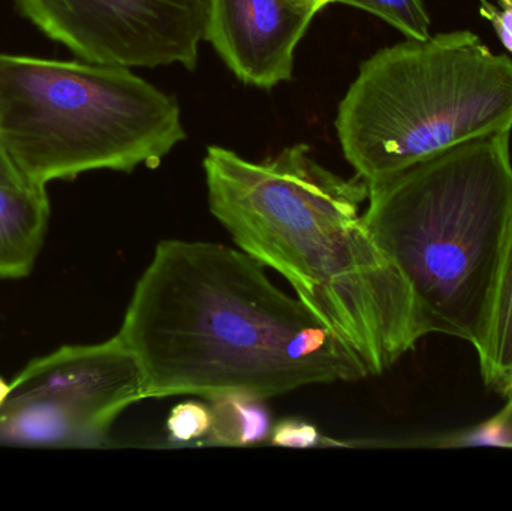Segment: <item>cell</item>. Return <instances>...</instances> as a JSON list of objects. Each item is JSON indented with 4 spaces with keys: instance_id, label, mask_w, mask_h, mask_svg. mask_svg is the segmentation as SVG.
Returning <instances> with one entry per match:
<instances>
[{
    "instance_id": "obj_6",
    "label": "cell",
    "mask_w": 512,
    "mask_h": 511,
    "mask_svg": "<svg viewBox=\"0 0 512 511\" xmlns=\"http://www.w3.org/2000/svg\"><path fill=\"white\" fill-rule=\"evenodd\" d=\"M21 17L81 60L194 71L207 0H12Z\"/></svg>"
},
{
    "instance_id": "obj_17",
    "label": "cell",
    "mask_w": 512,
    "mask_h": 511,
    "mask_svg": "<svg viewBox=\"0 0 512 511\" xmlns=\"http://www.w3.org/2000/svg\"><path fill=\"white\" fill-rule=\"evenodd\" d=\"M0 185L12 189H29L36 188L27 182L26 177L21 173L20 168L12 161L6 147L0 140Z\"/></svg>"
},
{
    "instance_id": "obj_7",
    "label": "cell",
    "mask_w": 512,
    "mask_h": 511,
    "mask_svg": "<svg viewBox=\"0 0 512 511\" xmlns=\"http://www.w3.org/2000/svg\"><path fill=\"white\" fill-rule=\"evenodd\" d=\"M9 395L54 402L108 441L116 420L146 399L140 366L119 335L36 357L14 378Z\"/></svg>"
},
{
    "instance_id": "obj_18",
    "label": "cell",
    "mask_w": 512,
    "mask_h": 511,
    "mask_svg": "<svg viewBox=\"0 0 512 511\" xmlns=\"http://www.w3.org/2000/svg\"><path fill=\"white\" fill-rule=\"evenodd\" d=\"M288 2L303 6V8L315 9V11L319 12L324 6H327L328 3H334V0H288Z\"/></svg>"
},
{
    "instance_id": "obj_16",
    "label": "cell",
    "mask_w": 512,
    "mask_h": 511,
    "mask_svg": "<svg viewBox=\"0 0 512 511\" xmlns=\"http://www.w3.org/2000/svg\"><path fill=\"white\" fill-rule=\"evenodd\" d=\"M498 6L489 0H480V14L495 27L504 47L512 54V0H498Z\"/></svg>"
},
{
    "instance_id": "obj_13",
    "label": "cell",
    "mask_w": 512,
    "mask_h": 511,
    "mask_svg": "<svg viewBox=\"0 0 512 511\" xmlns=\"http://www.w3.org/2000/svg\"><path fill=\"white\" fill-rule=\"evenodd\" d=\"M510 402L501 413L472 429L439 435L430 438L427 446L432 447H471L492 446L512 447V393Z\"/></svg>"
},
{
    "instance_id": "obj_2",
    "label": "cell",
    "mask_w": 512,
    "mask_h": 511,
    "mask_svg": "<svg viewBox=\"0 0 512 511\" xmlns=\"http://www.w3.org/2000/svg\"><path fill=\"white\" fill-rule=\"evenodd\" d=\"M203 168L210 212L237 248L282 275L369 377L430 335L408 281L360 213L366 180L328 170L307 144L262 162L210 146Z\"/></svg>"
},
{
    "instance_id": "obj_15",
    "label": "cell",
    "mask_w": 512,
    "mask_h": 511,
    "mask_svg": "<svg viewBox=\"0 0 512 511\" xmlns=\"http://www.w3.org/2000/svg\"><path fill=\"white\" fill-rule=\"evenodd\" d=\"M270 444L277 447H291V449L342 446L336 441H328V438L322 437L315 425L300 419H283L273 425Z\"/></svg>"
},
{
    "instance_id": "obj_8",
    "label": "cell",
    "mask_w": 512,
    "mask_h": 511,
    "mask_svg": "<svg viewBox=\"0 0 512 511\" xmlns=\"http://www.w3.org/2000/svg\"><path fill=\"white\" fill-rule=\"evenodd\" d=\"M318 11L288 0H207L204 39L243 83L289 81L294 53Z\"/></svg>"
},
{
    "instance_id": "obj_9",
    "label": "cell",
    "mask_w": 512,
    "mask_h": 511,
    "mask_svg": "<svg viewBox=\"0 0 512 511\" xmlns=\"http://www.w3.org/2000/svg\"><path fill=\"white\" fill-rule=\"evenodd\" d=\"M50 210L47 188L0 185V279L32 273L44 248Z\"/></svg>"
},
{
    "instance_id": "obj_19",
    "label": "cell",
    "mask_w": 512,
    "mask_h": 511,
    "mask_svg": "<svg viewBox=\"0 0 512 511\" xmlns=\"http://www.w3.org/2000/svg\"><path fill=\"white\" fill-rule=\"evenodd\" d=\"M9 393H11V384L6 383V381L0 377V408H2L3 404H5Z\"/></svg>"
},
{
    "instance_id": "obj_1",
    "label": "cell",
    "mask_w": 512,
    "mask_h": 511,
    "mask_svg": "<svg viewBox=\"0 0 512 511\" xmlns=\"http://www.w3.org/2000/svg\"><path fill=\"white\" fill-rule=\"evenodd\" d=\"M117 335L137 359L144 398L267 399L369 378L361 360L239 248L162 240Z\"/></svg>"
},
{
    "instance_id": "obj_14",
    "label": "cell",
    "mask_w": 512,
    "mask_h": 511,
    "mask_svg": "<svg viewBox=\"0 0 512 511\" xmlns=\"http://www.w3.org/2000/svg\"><path fill=\"white\" fill-rule=\"evenodd\" d=\"M212 408L198 401H186L171 410L167 420L168 438L189 444L203 440L212 429Z\"/></svg>"
},
{
    "instance_id": "obj_11",
    "label": "cell",
    "mask_w": 512,
    "mask_h": 511,
    "mask_svg": "<svg viewBox=\"0 0 512 511\" xmlns=\"http://www.w3.org/2000/svg\"><path fill=\"white\" fill-rule=\"evenodd\" d=\"M209 402L213 420L206 444L248 447L270 440L273 423L264 399L233 393Z\"/></svg>"
},
{
    "instance_id": "obj_3",
    "label": "cell",
    "mask_w": 512,
    "mask_h": 511,
    "mask_svg": "<svg viewBox=\"0 0 512 511\" xmlns=\"http://www.w3.org/2000/svg\"><path fill=\"white\" fill-rule=\"evenodd\" d=\"M511 131L454 144L369 185L364 222L430 333L478 348L512 222Z\"/></svg>"
},
{
    "instance_id": "obj_4",
    "label": "cell",
    "mask_w": 512,
    "mask_h": 511,
    "mask_svg": "<svg viewBox=\"0 0 512 511\" xmlns=\"http://www.w3.org/2000/svg\"><path fill=\"white\" fill-rule=\"evenodd\" d=\"M511 129L512 60L468 30L382 48L361 63L336 117L343 155L369 185Z\"/></svg>"
},
{
    "instance_id": "obj_10",
    "label": "cell",
    "mask_w": 512,
    "mask_h": 511,
    "mask_svg": "<svg viewBox=\"0 0 512 511\" xmlns=\"http://www.w3.org/2000/svg\"><path fill=\"white\" fill-rule=\"evenodd\" d=\"M481 377L489 389L512 393V222L496 276L483 341L475 348Z\"/></svg>"
},
{
    "instance_id": "obj_5",
    "label": "cell",
    "mask_w": 512,
    "mask_h": 511,
    "mask_svg": "<svg viewBox=\"0 0 512 511\" xmlns=\"http://www.w3.org/2000/svg\"><path fill=\"white\" fill-rule=\"evenodd\" d=\"M0 140L27 182L156 168L186 140L179 102L129 68L0 54Z\"/></svg>"
},
{
    "instance_id": "obj_12",
    "label": "cell",
    "mask_w": 512,
    "mask_h": 511,
    "mask_svg": "<svg viewBox=\"0 0 512 511\" xmlns=\"http://www.w3.org/2000/svg\"><path fill=\"white\" fill-rule=\"evenodd\" d=\"M334 3L364 9L387 21L408 39H427L430 36V17L423 0H334Z\"/></svg>"
}]
</instances>
